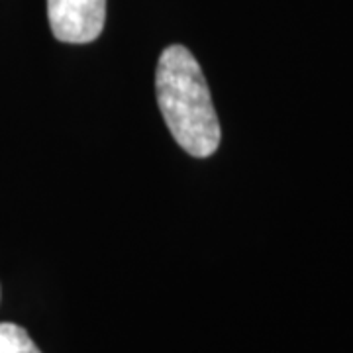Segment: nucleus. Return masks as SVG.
I'll return each mask as SVG.
<instances>
[{
	"mask_svg": "<svg viewBox=\"0 0 353 353\" xmlns=\"http://www.w3.org/2000/svg\"><path fill=\"white\" fill-rule=\"evenodd\" d=\"M0 353H41L22 326L12 322L0 324Z\"/></svg>",
	"mask_w": 353,
	"mask_h": 353,
	"instance_id": "nucleus-3",
	"label": "nucleus"
},
{
	"mask_svg": "<svg viewBox=\"0 0 353 353\" xmlns=\"http://www.w3.org/2000/svg\"><path fill=\"white\" fill-rule=\"evenodd\" d=\"M157 104L175 141L192 157H210L220 145V122L210 88L194 55L169 46L155 71Z\"/></svg>",
	"mask_w": 353,
	"mask_h": 353,
	"instance_id": "nucleus-1",
	"label": "nucleus"
},
{
	"mask_svg": "<svg viewBox=\"0 0 353 353\" xmlns=\"http://www.w3.org/2000/svg\"><path fill=\"white\" fill-rule=\"evenodd\" d=\"M48 18L55 39L90 43L106 22V0H48Z\"/></svg>",
	"mask_w": 353,
	"mask_h": 353,
	"instance_id": "nucleus-2",
	"label": "nucleus"
}]
</instances>
